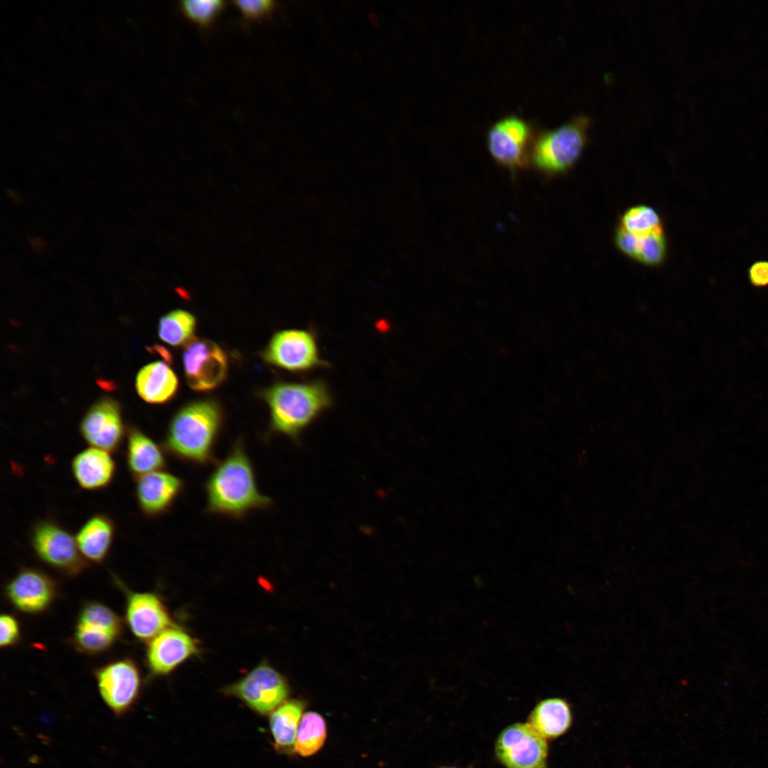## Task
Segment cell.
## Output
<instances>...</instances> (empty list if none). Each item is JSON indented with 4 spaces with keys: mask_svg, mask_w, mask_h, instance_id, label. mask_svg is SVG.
<instances>
[{
    "mask_svg": "<svg viewBox=\"0 0 768 768\" xmlns=\"http://www.w3.org/2000/svg\"><path fill=\"white\" fill-rule=\"evenodd\" d=\"M206 512L242 519L255 510H267L273 502L257 486L252 462L243 440L238 439L228 455L207 478Z\"/></svg>",
    "mask_w": 768,
    "mask_h": 768,
    "instance_id": "1",
    "label": "cell"
},
{
    "mask_svg": "<svg viewBox=\"0 0 768 768\" xmlns=\"http://www.w3.org/2000/svg\"><path fill=\"white\" fill-rule=\"evenodd\" d=\"M223 423L219 406L208 400L184 405L172 417L162 444L166 454L183 462L206 466L215 462Z\"/></svg>",
    "mask_w": 768,
    "mask_h": 768,
    "instance_id": "2",
    "label": "cell"
},
{
    "mask_svg": "<svg viewBox=\"0 0 768 768\" xmlns=\"http://www.w3.org/2000/svg\"><path fill=\"white\" fill-rule=\"evenodd\" d=\"M263 398L270 411V432L295 442L333 405L327 384L316 379L306 382H279L265 390Z\"/></svg>",
    "mask_w": 768,
    "mask_h": 768,
    "instance_id": "3",
    "label": "cell"
},
{
    "mask_svg": "<svg viewBox=\"0 0 768 768\" xmlns=\"http://www.w3.org/2000/svg\"><path fill=\"white\" fill-rule=\"evenodd\" d=\"M591 125L589 116L578 114L555 128L535 133L530 165L546 176L567 172L580 158L588 142Z\"/></svg>",
    "mask_w": 768,
    "mask_h": 768,
    "instance_id": "4",
    "label": "cell"
},
{
    "mask_svg": "<svg viewBox=\"0 0 768 768\" xmlns=\"http://www.w3.org/2000/svg\"><path fill=\"white\" fill-rule=\"evenodd\" d=\"M533 125L514 114L506 115L489 127L486 146L491 157L512 174L530 165V152L535 137Z\"/></svg>",
    "mask_w": 768,
    "mask_h": 768,
    "instance_id": "5",
    "label": "cell"
},
{
    "mask_svg": "<svg viewBox=\"0 0 768 768\" xmlns=\"http://www.w3.org/2000/svg\"><path fill=\"white\" fill-rule=\"evenodd\" d=\"M262 356L268 364L294 373L329 367V363L321 356L316 334L311 329L276 332Z\"/></svg>",
    "mask_w": 768,
    "mask_h": 768,
    "instance_id": "6",
    "label": "cell"
},
{
    "mask_svg": "<svg viewBox=\"0 0 768 768\" xmlns=\"http://www.w3.org/2000/svg\"><path fill=\"white\" fill-rule=\"evenodd\" d=\"M31 544L40 560L64 575L75 577L88 567L75 536L56 521L46 519L36 523L31 533Z\"/></svg>",
    "mask_w": 768,
    "mask_h": 768,
    "instance_id": "7",
    "label": "cell"
},
{
    "mask_svg": "<svg viewBox=\"0 0 768 768\" xmlns=\"http://www.w3.org/2000/svg\"><path fill=\"white\" fill-rule=\"evenodd\" d=\"M225 691L262 715L272 713L285 702L289 693L284 676L267 663L257 666Z\"/></svg>",
    "mask_w": 768,
    "mask_h": 768,
    "instance_id": "8",
    "label": "cell"
},
{
    "mask_svg": "<svg viewBox=\"0 0 768 768\" xmlns=\"http://www.w3.org/2000/svg\"><path fill=\"white\" fill-rule=\"evenodd\" d=\"M122 630V621L112 609L90 604L80 610L72 641L80 652L97 655L112 648Z\"/></svg>",
    "mask_w": 768,
    "mask_h": 768,
    "instance_id": "9",
    "label": "cell"
},
{
    "mask_svg": "<svg viewBox=\"0 0 768 768\" xmlns=\"http://www.w3.org/2000/svg\"><path fill=\"white\" fill-rule=\"evenodd\" d=\"M185 377L190 388L206 392L220 386L226 379L228 358L215 342L206 338H193L183 352Z\"/></svg>",
    "mask_w": 768,
    "mask_h": 768,
    "instance_id": "10",
    "label": "cell"
},
{
    "mask_svg": "<svg viewBox=\"0 0 768 768\" xmlns=\"http://www.w3.org/2000/svg\"><path fill=\"white\" fill-rule=\"evenodd\" d=\"M496 754L507 768H545L548 745L530 724L516 723L499 735Z\"/></svg>",
    "mask_w": 768,
    "mask_h": 768,
    "instance_id": "11",
    "label": "cell"
},
{
    "mask_svg": "<svg viewBox=\"0 0 768 768\" xmlns=\"http://www.w3.org/2000/svg\"><path fill=\"white\" fill-rule=\"evenodd\" d=\"M99 692L116 713L127 711L135 703L141 688V674L129 658L112 661L95 671Z\"/></svg>",
    "mask_w": 768,
    "mask_h": 768,
    "instance_id": "12",
    "label": "cell"
},
{
    "mask_svg": "<svg viewBox=\"0 0 768 768\" xmlns=\"http://www.w3.org/2000/svg\"><path fill=\"white\" fill-rule=\"evenodd\" d=\"M6 597L19 612L39 614L47 611L58 597L55 580L35 567L20 570L6 585Z\"/></svg>",
    "mask_w": 768,
    "mask_h": 768,
    "instance_id": "13",
    "label": "cell"
},
{
    "mask_svg": "<svg viewBox=\"0 0 768 768\" xmlns=\"http://www.w3.org/2000/svg\"><path fill=\"white\" fill-rule=\"evenodd\" d=\"M80 432L90 447L117 452L125 432L119 402L110 397L97 400L82 417Z\"/></svg>",
    "mask_w": 768,
    "mask_h": 768,
    "instance_id": "14",
    "label": "cell"
},
{
    "mask_svg": "<svg viewBox=\"0 0 768 768\" xmlns=\"http://www.w3.org/2000/svg\"><path fill=\"white\" fill-rule=\"evenodd\" d=\"M121 585L126 594V622L137 639L150 641L169 628L171 624L170 617L156 594L132 592L123 585Z\"/></svg>",
    "mask_w": 768,
    "mask_h": 768,
    "instance_id": "15",
    "label": "cell"
},
{
    "mask_svg": "<svg viewBox=\"0 0 768 768\" xmlns=\"http://www.w3.org/2000/svg\"><path fill=\"white\" fill-rule=\"evenodd\" d=\"M186 486L181 477L164 470L135 479V496L141 511L155 518L169 512Z\"/></svg>",
    "mask_w": 768,
    "mask_h": 768,
    "instance_id": "16",
    "label": "cell"
},
{
    "mask_svg": "<svg viewBox=\"0 0 768 768\" xmlns=\"http://www.w3.org/2000/svg\"><path fill=\"white\" fill-rule=\"evenodd\" d=\"M197 651L196 642L187 633L168 628L149 641L146 662L153 674L164 675Z\"/></svg>",
    "mask_w": 768,
    "mask_h": 768,
    "instance_id": "17",
    "label": "cell"
},
{
    "mask_svg": "<svg viewBox=\"0 0 768 768\" xmlns=\"http://www.w3.org/2000/svg\"><path fill=\"white\" fill-rule=\"evenodd\" d=\"M117 465L110 452L90 447L77 454L71 462V471L78 486L87 491L107 488L113 481Z\"/></svg>",
    "mask_w": 768,
    "mask_h": 768,
    "instance_id": "18",
    "label": "cell"
},
{
    "mask_svg": "<svg viewBox=\"0 0 768 768\" xmlns=\"http://www.w3.org/2000/svg\"><path fill=\"white\" fill-rule=\"evenodd\" d=\"M115 524L104 513H97L88 518L75 534L78 549L89 563L99 564L105 561L112 548Z\"/></svg>",
    "mask_w": 768,
    "mask_h": 768,
    "instance_id": "19",
    "label": "cell"
},
{
    "mask_svg": "<svg viewBox=\"0 0 768 768\" xmlns=\"http://www.w3.org/2000/svg\"><path fill=\"white\" fill-rule=\"evenodd\" d=\"M166 452L152 439L136 427H129L127 434L126 462L133 478L167 466Z\"/></svg>",
    "mask_w": 768,
    "mask_h": 768,
    "instance_id": "20",
    "label": "cell"
},
{
    "mask_svg": "<svg viewBox=\"0 0 768 768\" xmlns=\"http://www.w3.org/2000/svg\"><path fill=\"white\" fill-rule=\"evenodd\" d=\"M178 387L176 375L162 361L149 363L139 370L136 378L138 395L146 402L163 404L176 395Z\"/></svg>",
    "mask_w": 768,
    "mask_h": 768,
    "instance_id": "21",
    "label": "cell"
},
{
    "mask_svg": "<svg viewBox=\"0 0 768 768\" xmlns=\"http://www.w3.org/2000/svg\"><path fill=\"white\" fill-rule=\"evenodd\" d=\"M572 720L568 702L560 698H550L535 707L530 714L528 724L545 738H555L570 728Z\"/></svg>",
    "mask_w": 768,
    "mask_h": 768,
    "instance_id": "22",
    "label": "cell"
},
{
    "mask_svg": "<svg viewBox=\"0 0 768 768\" xmlns=\"http://www.w3.org/2000/svg\"><path fill=\"white\" fill-rule=\"evenodd\" d=\"M305 705L303 700L293 699L285 701L271 713L270 730L274 748L279 753L295 752L297 731Z\"/></svg>",
    "mask_w": 768,
    "mask_h": 768,
    "instance_id": "23",
    "label": "cell"
},
{
    "mask_svg": "<svg viewBox=\"0 0 768 768\" xmlns=\"http://www.w3.org/2000/svg\"><path fill=\"white\" fill-rule=\"evenodd\" d=\"M196 319L190 312L174 310L163 316L159 322L158 334L161 341L172 346L188 343L196 330Z\"/></svg>",
    "mask_w": 768,
    "mask_h": 768,
    "instance_id": "24",
    "label": "cell"
},
{
    "mask_svg": "<svg viewBox=\"0 0 768 768\" xmlns=\"http://www.w3.org/2000/svg\"><path fill=\"white\" fill-rule=\"evenodd\" d=\"M326 735V724L321 715L313 711L304 713L297 731L295 752L302 757L314 754L323 747Z\"/></svg>",
    "mask_w": 768,
    "mask_h": 768,
    "instance_id": "25",
    "label": "cell"
},
{
    "mask_svg": "<svg viewBox=\"0 0 768 768\" xmlns=\"http://www.w3.org/2000/svg\"><path fill=\"white\" fill-rule=\"evenodd\" d=\"M619 226L639 236L663 231L659 214L654 208L646 205L635 206L626 210L621 218Z\"/></svg>",
    "mask_w": 768,
    "mask_h": 768,
    "instance_id": "26",
    "label": "cell"
},
{
    "mask_svg": "<svg viewBox=\"0 0 768 768\" xmlns=\"http://www.w3.org/2000/svg\"><path fill=\"white\" fill-rule=\"evenodd\" d=\"M223 0H181L179 8L183 14L201 28H208L225 7Z\"/></svg>",
    "mask_w": 768,
    "mask_h": 768,
    "instance_id": "27",
    "label": "cell"
},
{
    "mask_svg": "<svg viewBox=\"0 0 768 768\" xmlns=\"http://www.w3.org/2000/svg\"><path fill=\"white\" fill-rule=\"evenodd\" d=\"M667 241L664 231L641 236L639 250L635 260L648 265L658 266L665 260Z\"/></svg>",
    "mask_w": 768,
    "mask_h": 768,
    "instance_id": "28",
    "label": "cell"
},
{
    "mask_svg": "<svg viewBox=\"0 0 768 768\" xmlns=\"http://www.w3.org/2000/svg\"><path fill=\"white\" fill-rule=\"evenodd\" d=\"M232 4L247 21L265 18L272 14L276 6L272 0H235Z\"/></svg>",
    "mask_w": 768,
    "mask_h": 768,
    "instance_id": "29",
    "label": "cell"
},
{
    "mask_svg": "<svg viewBox=\"0 0 768 768\" xmlns=\"http://www.w3.org/2000/svg\"><path fill=\"white\" fill-rule=\"evenodd\" d=\"M21 639V628L17 619L10 614H1L0 617V646L9 648L16 645Z\"/></svg>",
    "mask_w": 768,
    "mask_h": 768,
    "instance_id": "30",
    "label": "cell"
},
{
    "mask_svg": "<svg viewBox=\"0 0 768 768\" xmlns=\"http://www.w3.org/2000/svg\"><path fill=\"white\" fill-rule=\"evenodd\" d=\"M641 236L633 234L621 226L616 230L614 241L618 249L626 256L636 260Z\"/></svg>",
    "mask_w": 768,
    "mask_h": 768,
    "instance_id": "31",
    "label": "cell"
},
{
    "mask_svg": "<svg viewBox=\"0 0 768 768\" xmlns=\"http://www.w3.org/2000/svg\"><path fill=\"white\" fill-rule=\"evenodd\" d=\"M750 284L757 288L768 287V260L754 262L747 270Z\"/></svg>",
    "mask_w": 768,
    "mask_h": 768,
    "instance_id": "32",
    "label": "cell"
},
{
    "mask_svg": "<svg viewBox=\"0 0 768 768\" xmlns=\"http://www.w3.org/2000/svg\"><path fill=\"white\" fill-rule=\"evenodd\" d=\"M32 248L36 251H41L45 247L44 242L40 238H33L30 242Z\"/></svg>",
    "mask_w": 768,
    "mask_h": 768,
    "instance_id": "33",
    "label": "cell"
},
{
    "mask_svg": "<svg viewBox=\"0 0 768 768\" xmlns=\"http://www.w3.org/2000/svg\"><path fill=\"white\" fill-rule=\"evenodd\" d=\"M9 196H10V198L11 199H13L16 202H19L20 200H21L20 196L18 194H17L16 192L13 191H10L9 192Z\"/></svg>",
    "mask_w": 768,
    "mask_h": 768,
    "instance_id": "34",
    "label": "cell"
},
{
    "mask_svg": "<svg viewBox=\"0 0 768 768\" xmlns=\"http://www.w3.org/2000/svg\"><path fill=\"white\" fill-rule=\"evenodd\" d=\"M446 768H452V767H446Z\"/></svg>",
    "mask_w": 768,
    "mask_h": 768,
    "instance_id": "35",
    "label": "cell"
}]
</instances>
